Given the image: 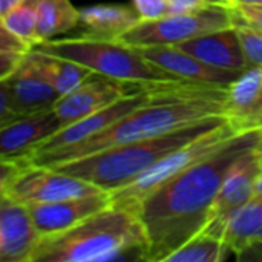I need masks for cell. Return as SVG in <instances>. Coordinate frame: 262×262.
Masks as SVG:
<instances>
[{
	"label": "cell",
	"mask_w": 262,
	"mask_h": 262,
	"mask_svg": "<svg viewBox=\"0 0 262 262\" xmlns=\"http://www.w3.org/2000/svg\"><path fill=\"white\" fill-rule=\"evenodd\" d=\"M261 127L241 129L218 150L147 193L134 209L146 233L141 259L166 262L183 244L203 233L223 181L233 163L258 146Z\"/></svg>",
	"instance_id": "6da1fadb"
},
{
	"label": "cell",
	"mask_w": 262,
	"mask_h": 262,
	"mask_svg": "<svg viewBox=\"0 0 262 262\" xmlns=\"http://www.w3.org/2000/svg\"><path fill=\"white\" fill-rule=\"evenodd\" d=\"M227 97L229 86L177 80L169 83L166 91L157 98L75 146L29 160H17L54 167L103 149L163 135L212 117L227 115Z\"/></svg>",
	"instance_id": "7a4b0ae2"
},
{
	"label": "cell",
	"mask_w": 262,
	"mask_h": 262,
	"mask_svg": "<svg viewBox=\"0 0 262 262\" xmlns=\"http://www.w3.org/2000/svg\"><path fill=\"white\" fill-rule=\"evenodd\" d=\"M144 249L138 216L111 204L64 232L41 236L31 262H104L134 250L141 259Z\"/></svg>",
	"instance_id": "3957f363"
},
{
	"label": "cell",
	"mask_w": 262,
	"mask_h": 262,
	"mask_svg": "<svg viewBox=\"0 0 262 262\" xmlns=\"http://www.w3.org/2000/svg\"><path fill=\"white\" fill-rule=\"evenodd\" d=\"M229 120L230 117L227 115L212 117L163 135L103 149L100 152L57 164L54 169L81 178L106 192H114L135 181L169 154L220 127Z\"/></svg>",
	"instance_id": "277c9868"
},
{
	"label": "cell",
	"mask_w": 262,
	"mask_h": 262,
	"mask_svg": "<svg viewBox=\"0 0 262 262\" xmlns=\"http://www.w3.org/2000/svg\"><path fill=\"white\" fill-rule=\"evenodd\" d=\"M34 49L77 61L95 74L127 84H150L181 80L147 60L135 46L120 40L83 34L75 38L45 40Z\"/></svg>",
	"instance_id": "5b68a950"
},
{
	"label": "cell",
	"mask_w": 262,
	"mask_h": 262,
	"mask_svg": "<svg viewBox=\"0 0 262 262\" xmlns=\"http://www.w3.org/2000/svg\"><path fill=\"white\" fill-rule=\"evenodd\" d=\"M233 26L232 6H204L186 12H172L158 18H141L117 40L141 48L180 45L200 35Z\"/></svg>",
	"instance_id": "8992f818"
},
{
	"label": "cell",
	"mask_w": 262,
	"mask_h": 262,
	"mask_svg": "<svg viewBox=\"0 0 262 262\" xmlns=\"http://www.w3.org/2000/svg\"><path fill=\"white\" fill-rule=\"evenodd\" d=\"M241 129L239 124L229 120L227 123L221 124L220 127L207 132L206 135L193 140L192 143L180 147L178 150L169 154L163 160H160L154 167H150L147 172L140 175L135 181L130 184L117 189L114 192H109L111 195V204L124 207L134 212L135 206L152 190H155L158 186L175 177L177 173L183 172L184 169L190 167L192 164L201 161L207 155L218 150L223 144L227 143L229 138H232L235 134H238Z\"/></svg>",
	"instance_id": "52a82bcc"
},
{
	"label": "cell",
	"mask_w": 262,
	"mask_h": 262,
	"mask_svg": "<svg viewBox=\"0 0 262 262\" xmlns=\"http://www.w3.org/2000/svg\"><path fill=\"white\" fill-rule=\"evenodd\" d=\"M12 160L18 163V169L9 181L0 186V195L21 204L52 203L106 192L63 170Z\"/></svg>",
	"instance_id": "ba28073f"
},
{
	"label": "cell",
	"mask_w": 262,
	"mask_h": 262,
	"mask_svg": "<svg viewBox=\"0 0 262 262\" xmlns=\"http://www.w3.org/2000/svg\"><path fill=\"white\" fill-rule=\"evenodd\" d=\"M177 81V80H173ZM172 81H161V83H150V84H143L138 89L129 92L127 95L121 97L120 100H117L115 103L78 120L74 121L64 127H61L58 132H55L52 137H49L48 140H45L43 143H40L37 147H34L32 150H29L25 155L20 157H14V158H20V160H29L34 157H40V155H46L51 152H57L71 146H75L88 138H91L92 135L104 130L107 126L114 124L115 121H118L120 118H123L124 115H127L129 112H132L134 109L149 103L150 100L157 98L158 95H161L167 84Z\"/></svg>",
	"instance_id": "9c48e42d"
},
{
	"label": "cell",
	"mask_w": 262,
	"mask_h": 262,
	"mask_svg": "<svg viewBox=\"0 0 262 262\" xmlns=\"http://www.w3.org/2000/svg\"><path fill=\"white\" fill-rule=\"evenodd\" d=\"M262 158L256 147L244 152L229 169L220 189L212 221L204 232L221 238L226 223L255 198V186L261 172Z\"/></svg>",
	"instance_id": "30bf717a"
},
{
	"label": "cell",
	"mask_w": 262,
	"mask_h": 262,
	"mask_svg": "<svg viewBox=\"0 0 262 262\" xmlns=\"http://www.w3.org/2000/svg\"><path fill=\"white\" fill-rule=\"evenodd\" d=\"M140 86L95 75L72 92L61 95L60 100L54 104V112L57 114L64 127L115 103L117 100L138 89Z\"/></svg>",
	"instance_id": "8fae6325"
},
{
	"label": "cell",
	"mask_w": 262,
	"mask_h": 262,
	"mask_svg": "<svg viewBox=\"0 0 262 262\" xmlns=\"http://www.w3.org/2000/svg\"><path fill=\"white\" fill-rule=\"evenodd\" d=\"M40 238L28 206L0 195V261L31 262Z\"/></svg>",
	"instance_id": "7c38bea8"
},
{
	"label": "cell",
	"mask_w": 262,
	"mask_h": 262,
	"mask_svg": "<svg viewBox=\"0 0 262 262\" xmlns=\"http://www.w3.org/2000/svg\"><path fill=\"white\" fill-rule=\"evenodd\" d=\"M107 206H111L109 192H100L61 201L28 204V209L38 233L46 236L64 232Z\"/></svg>",
	"instance_id": "4fadbf2b"
},
{
	"label": "cell",
	"mask_w": 262,
	"mask_h": 262,
	"mask_svg": "<svg viewBox=\"0 0 262 262\" xmlns=\"http://www.w3.org/2000/svg\"><path fill=\"white\" fill-rule=\"evenodd\" d=\"M147 60L181 80L230 86L244 71H229L210 66L177 45H155L137 48Z\"/></svg>",
	"instance_id": "5bb4252c"
},
{
	"label": "cell",
	"mask_w": 262,
	"mask_h": 262,
	"mask_svg": "<svg viewBox=\"0 0 262 262\" xmlns=\"http://www.w3.org/2000/svg\"><path fill=\"white\" fill-rule=\"evenodd\" d=\"M61 127L54 107L9 123L0 127V158L25 155Z\"/></svg>",
	"instance_id": "9a60e30c"
},
{
	"label": "cell",
	"mask_w": 262,
	"mask_h": 262,
	"mask_svg": "<svg viewBox=\"0 0 262 262\" xmlns=\"http://www.w3.org/2000/svg\"><path fill=\"white\" fill-rule=\"evenodd\" d=\"M0 81L6 84L17 106L26 117L52 109L61 97L29 55L14 74Z\"/></svg>",
	"instance_id": "2e32d148"
},
{
	"label": "cell",
	"mask_w": 262,
	"mask_h": 262,
	"mask_svg": "<svg viewBox=\"0 0 262 262\" xmlns=\"http://www.w3.org/2000/svg\"><path fill=\"white\" fill-rule=\"evenodd\" d=\"M177 46L192 54L198 60L215 68L229 71L247 69L244 51L238 32L233 26L200 35L189 41H183Z\"/></svg>",
	"instance_id": "e0dca14e"
},
{
	"label": "cell",
	"mask_w": 262,
	"mask_h": 262,
	"mask_svg": "<svg viewBox=\"0 0 262 262\" xmlns=\"http://www.w3.org/2000/svg\"><path fill=\"white\" fill-rule=\"evenodd\" d=\"M141 20L137 8L124 5H92L80 9L78 25L86 35L117 40Z\"/></svg>",
	"instance_id": "ac0fdd59"
},
{
	"label": "cell",
	"mask_w": 262,
	"mask_h": 262,
	"mask_svg": "<svg viewBox=\"0 0 262 262\" xmlns=\"http://www.w3.org/2000/svg\"><path fill=\"white\" fill-rule=\"evenodd\" d=\"M262 111V66L247 68L229 86L227 115L241 127L249 129Z\"/></svg>",
	"instance_id": "d6986e66"
},
{
	"label": "cell",
	"mask_w": 262,
	"mask_h": 262,
	"mask_svg": "<svg viewBox=\"0 0 262 262\" xmlns=\"http://www.w3.org/2000/svg\"><path fill=\"white\" fill-rule=\"evenodd\" d=\"M221 238L238 258L252 246L262 243V196H255L226 223Z\"/></svg>",
	"instance_id": "ffe728a7"
},
{
	"label": "cell",
	"mask_w": 262,
	"mask_h": 262,
	"mask_svg": "<svg viewBox=\"0 0 262 262\" xmlns=\"http://www.w3.org/2000/svg\"><path fill=\"white\" fill-rule=\"evenodd\" d=\"M29 57L35 63V66L41 71V74L52 83V86L61 95L72 92L74 89H77L88 80L98 75L89 68L77 61L57 57L52 54H46L37 49H32Z\"/></svg>",
	"instance_id": "44dd1931"
},
{
	"label": "cell",
	"mask_w": 262,
	"mask_h": 262,
	"mask_svg": "<svg viewBox=\"0 0 262 262\" xmlns=\"http://www.w3.org/2000/svg\"><path fill=\"white\" fill-rule=\"evenodd\" d=\"M37 12L41 41L51 40L78 26L80 9L71 0H26Z\"/></svg>",
	"instance_id": "7402d4cb"
},
{
	"label": "cell",
	"mask_w": 262,
	"mask_h": 262,
	"mask_svg": "<svg viewBox=\"0 0 262 262\" xmlns=\"http://www.w3.org/2000/svg\"><path fill=\"white\" fill-rule=\"evenodd\" d=\"M230 253L232 252L223 238L203 232L183 244L166 262H221Z\"/></svg>",
	"instance_id": "603a6c76"
},
{
	"label": "cell",
	"mask_w": 262,
	"mask_h": 262,
	"mask_svg": "<svg viewBox=\"0 0 262 262\" xmlns=\"http://www.w3.org/2000/svg\"><path fill=\"white\" fill-rule=\"evenodd\" d=\"M0 23L12 34L28 41L32 48L41 43V38L38 34L37 12L28 2L5 14H0Z\"/></svg>",
	"instance_id": "cb8c5ba5"
},
{
	"label": "cell",
	"mask_w": 262,
	"mask_h": 262,
	"mask_svg": "<svg viewBox=\"0 0 262 262\" xmlns=\"http://www.w3.org/2000/svg\"><path fill=\"white\" fill-rule=\"evenodd\" d=\"M34 48L18 35L0 26V80L14 74Z\"/></svg>",
	"instance_id": "d4e9b609"
},
{
	"label": "cell",
	"mask_w": 262,
	"mask_h": 262,
	"mask_svg": "<svg viewBox=\"0 0 262 262\" xmlns=\"http://www.w3.org/2000/svg\"><path fill=\"white\" fill-rule=\"evenodd\" d=\"M233 28L238 32L247 68L262 66V31L233 17Z\"/></svg>",
	"instance_id": "484cf974"
},
{
	"label": "cell",
	"mask_w": 262,
	"mask_h": 262,
	"mask_svg": "<svg viewBox=\"0 0 262 262\" xmlns=\"http://www.w3.org/2000/svg\"><path fill=\"white\" fill-rule=\"evenodd\" d=\"M26 115L20 111L17 106L14 97L11 95L9 89L5 83L0 81V127L14 123L20 118H25Z\"/></svg>",
	"instance_id": "4316f807"
},
{
	"label": "cell",
	"mask_w": 262,
	"mask_h": 262,
	"mask_svg": "<svg viewBox=\"0 0 262 262\" xmlns=\"http://www.w3.org/2000/svg\"><path fill=\"white\" fill-rule=\"evenodd\" d=\"M134 6L137 8L141 18H158L169 14L167 0H134Z\"/></svg>",
	"instance_id": "83f0119b"
},
{
	"label": "cell",
	"mask_w": 262,
	"mask_h": 262,
	"mask_svg": "<svg viewBox=\"0 0 262 262\" xmlns=\"http://www.w3.org/2000/svg\"><path fill=\"white\" fill-rule=\"evenodd\" d=\"M233 17L262 31V6L259 5H236L232 6Z\"/></svg>",
	"instance_id": "f1b7e54d"
},
{
	"label": "cell",
	"mask_w": 262,
	"mask_h": 262,
	"mask_svg": "<svg viewBox=\"0 0 262 262\" xmlns=\"http://www.w3.org/2000/svg\"><path fill=\"white\" fill-rule=\"evenodd\" d=\"M204 6H233L232 0H170L169 14L172 12H186Z\"/></svg>",
	"instance_id": "f546056e"
},
{
	"label": "cell",
	"mask_w": 262,
	"mask_h": 262,
	"mask_svg": "<svg viewBox=\"0 0 262 262\" xmlns=\"http://www.w3.org/2000/svg\"><path fill=\"white\" fill-rule=\"evenodd\" d=\"M23 3H26V0H0V14H5Z\"/></svg>",
	"instance_id": "4dcf8cb0"
},
{
	"label": "cell",
	"mask_w": 262,
	"mask_h": 262,
	"mask_svg": "<svg viewBox=\"0 0 262 262\" xmlns=\"http://www.w3.org/2000/svg\"><path fill=\"white\" fill-rule=\"evenodd\" d=\"M255 196H262V163H261V172H259V175H258L256 186H255Z\"/></svg>",
	"instance_id": "1f68e13d"
},
{
	"label": "cell",
	"mask_w": 262,
	"mask_h": 262,
	"mask_svg": "<svg viewBox=\"0 0 262 262\" xmlns=\"http://www.w3.org/2000/svg\"><path fill=\"white\" fill-rule=\"evenodd\" d=\"M233 6L236 5H259L262 6V0H232Z\"/></svg>",
	"instance_id": "d6a6232c"
},
{
	"label": "cell",
	"mask_w": 262,
	"mask_h": 262,
	"mask_svg": "<svg viewBox=\"0 0 262 262\" xmlns=\"http://www.w3.org/2000/svg\"><path fill=\"white\" fill-rule=\"evenodd\" d=\"M250 127H262V111L258 114V117L252 121Z\"/></svg>",
	"instance_id": "836d02e7"
},
{
	"label": "cell",
	"mask_w": 262,
	"mask_h": 262,
	"mask_svg": "<svg viewBox=\"0 0 262 262\" xmlns=\"http://www.w3.org/2000/svg\"><path fill=\"white\" fill-rule=\"evenodd\" d=\"M256 150L259 152L262 158V127H261V134H259V140H258V146H256Z\"/></svg>",
	"instance_id": "e575fe53"
}]
</instances>
